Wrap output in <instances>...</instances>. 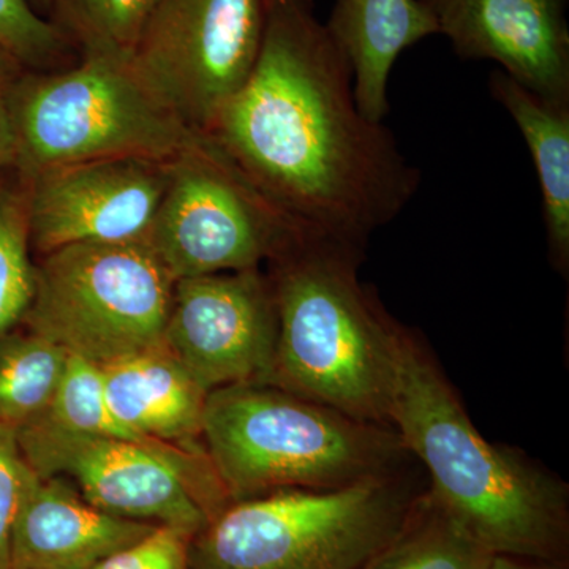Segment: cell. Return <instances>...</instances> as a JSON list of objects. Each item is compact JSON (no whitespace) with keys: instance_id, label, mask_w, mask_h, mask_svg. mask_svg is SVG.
Here are the masks:
<instances>
[{"instance_id":"cell-1","label":"cell","mask_w":569,"mask_h":569,"mask_svg":"<svg viewBox=\"0 0 569 569\" xmlns=\"http://www.w3.org/2000/svg\"><path fill=\"white\" fill-rule=\"evenodd\" d=\"M206 137L288 216L351 244L366 247L421 182L385 122L359 110L313 0H271L252 73Z\"/></svg>"},{"instance_id":"cell-2","label":"cell","mask_w":569,"mask_h":569,"mask_svg":"<svg viewBox=\"0 0 569 569\" xmlns=\"http://www.w3.org/2000/svg\"><path fill=\"white\" fill-rule=\"evenodd\" d=\"M389 419L429 473V492L479 545L518 559L563 557L567 482L518 449L486 440L429 348L399 321Z\"/></svg>"},{"instance_id":"cell-3","label":"cell","mask_w":569,"mask_h":569,"mask_svg":"<svg viewBox=\"0 0 569 569\" xmlns=\"http://www.w3.org/2000/svg\"><path fill=\"white\" fill-rule=\"evenodd\" d=\"M365 250L306 230L268 261L279 316L269 385L391 427L397 320L359 280Z\"/></svg>"},{"instance_id":"cell-4","label":"cell","mask_w":569,"mask_h":569,"mask_svg":"<svg viewBox=\"0 0 569 569\" xmlns=\"http://www.w3.org/2000/svg\"><path fill=\"white\" fill-rule=\"evenodd\" d=\"M201 441L231 503L280 490H335L403 471L392 427L359 421L272 385L213 389Z\"/></svg>"},{"instance_id":"cell-5","label":"cell","mask_w":569,"mask_h":569,"mask_svg":"<svg viewBox=\"0 0 569 569\" xmlns=\"http://www.w3.org/2000/svg\"><path fill=\"white\" fill-rule=\"evenodd\" d=\"M17 171L32 178L103 159L173 162L203 141L133 73L129 59L82 54L73 66L22 71L11 100Z\"/></svg>"},{"instance_id":"cell-6","label":"cell","mask_w":569,"mask_h":569,"mask_svg":"<svg viewBox=\"0 0 569 569\" xmlns=\"http://www.w3.org/2000/svg\"><path fill=\"white\" fill-rule=\"evenodd\" d=\"M406 471L335 490H280L233 501L190 541L193 569H359L402 527Z\"/></svg>"},{"instance_id":"cell-7","label":"cell","mask_w":569,"mask_h":569,"mask_svg":"<svg viewBox=\"0 0 569 569\" xmlns=\"http://www.w3.org/2000/svg\"><path fill=\"white\" fill-rule=\"evenodd\" d=\"M176 279L149 242L74 244L36 260L21 325L97 365L163 346Z\"/></svg>"},{"instance_id":"cell-8","label":"cell","mask_w":569,"mask_h":569,"mask_svg":"<svg viewBox=\"0 0 569 569\" xmlns=\"http://www.w3.org/2000/svg\"><path fill=\"white\" fill-rule=\"evenodd\" d=\"M17 437L36 473L70 479L89 503L118 518L194 537L231 503L206 449L78 436L37 422Z\"/></svg>"},{"instance_id":"cell-9","label":"cell","mask_w":569,"mask_h":569,"mask_svg":"<svg viewBox=\"0 0 569 569\" xmlns=\"http://www.w3.org/2000/svg\"><path fill=\"white\" fill-rule=\"evenodd\" d=\"M306 230L204 134L171 163L149 242L179 280L260 268Z\"/></svg>"},{"instance_id":"cell-10","label":"cell","mask_w":569,"mask_h":569,"mask_svg":"<svg viewBox=\"0 0 569 569\" xmlns=\"http://www.w3.org/2000/svg\"><path fill=\"white\" fill-rule=\"evenodd\" d=\"M269 6L271 0H162L130 67L183 126L206 134L252 73Z\"/></svg>"},{"instance_id":"cell-11","label":"cell","mask_w":569,"mask_h":569,"mask_svg":"<svg viewBox=\"0 0 569 569\" xmlns=\"http://www.w3.org/2000/svg\"><path fill=\"white\" fill-rule=\"evenodd\" d=\"M279 316L261 268L176 280L163 346L206 392L269 385Z\"/></svg>"},{"instance_id":"cell-12","label":"cell","mask_w":569,"mask_h":569,"mask_svg":"<svg viewBox=\"0 0 569 569\" xmlns=\"http://www.w3.org/2000/svg\"><path fill=\"white\" fill-rule=\"evenodd\" d=\"M173 162L103 159L32 176V253L40 258L74 244L146 241L170 183Z\"/></svg>"},{"instance_id":"cell-13","label":"cell","mask_w":569,"mask_h":569,"mask_svg":"<svg viewBox=\"0 0 569 569\" xmlns=\"http://www.w3.org/2000/svg\"><path fill=\"white\" fill-rule=\"evenodd\" d=\"M463 59H490L511 80L569 104L567 0H421Z\"/></svg>"},{"instance_id":"cell-14","label":"cell","mask_w":569,"mask_h":569,"mask_svg":"<svg viewBox=\"0 0 569 569\" xmlns=\"http://www.w3.org/2000/svg\"><path fill=\"white\" fill-rule=\"evenodd\" d=\"M157 527L102 511L70 479L41 477L29 467L11 530V565L93 569Z\"/></svg>"},{"instance_id":"cell-15","label":"cell","mask_w":569,"mask_h":569,"mask_svg":"<svg viewBox=\"0 0 569 569\" xmlns=\"http://www.w3.org/2000/svg\"><path fill=\"white\" fill-rule=\"evenodd\" d=\"M112 415L144 440L187 449H204L201 441L206 392L167 347L100 365Z\"/></svg>"},{"instance_id":"cell-16","label":"cell","mask_w":569,"mask_h":569,"mask_svg":"<svg viewBox=\"0 0 569 569\" xmlns=\"http://www.w3.org/2000/svg\"><path fill=\"white\" fill-rule=\"evenodd\" d=\"M353 71L355 99L373 122L389 114L388 82L407 48L438 33L421 0H336L326 22Z\"/></svg>"},{"instance_id":"cell-17","label":"cell","mask_w":569,"mask_h":569,"mask_svg":"<svg viewBox=\"0 0 569 569\" xmlns=\"http://www.w3.org/2000/svg\"><path fill=\"white\" fill-rule=\"evenodd\" d=\"M490 92L518 123L529 146L542 194L550 264L569 271V104L539 99L503 71L490 77Z\"/></svg>"},{"instance_id":"cell-18","label":"cell","mask_w":569,"mask_h":569,"mask_svg":"<svg viewBox=\"0 0 569 569\" xmlns=\"http://www.w3.org/2000/svg\"><path fill=\"white\" fill-rule=\"evenodd\" d=\"M492 556L427 490L395 537L359 569H486Z\"/></svg>"},{"instance_id":"cell-19","label":"cell","mask_w":569,"mask_h":569,"mask_svg":"<svg viewBox=\"0 0 569 569\" xmlns=\"http://www.w3.org/2000/svg\"><path fill=\"white\" fill-rule=\"evenodd\" d=\"M69 351L48 337L18 325L0 337V425L36 421L50 406Z\"/></svg>"},{"instance_id":"cell-20","label":"cell","mask_w":569,"mask_h":569,"mask_svg":"<svg viewBox=\"0 0 569 569\" xmlns=\"http://www.w3.org/2000/svg\"><path fill=\"white\" fill-rule=\"evenodd\" d=\"M162 0H48L47 18L78 54L130 59Z\"/></svg>"},{"instance_id":"cell-21","label":"cell","mask_w":569,"mask_h":569,"mask_svg":"<svg viewBox=\"0 0 569 569\" xmlns=\"http://www.w3.org/2000/svg\"><path fill=\"white\" fill-rule=\"evenodd\" d=\"M29 178L0 174V337L21 323L36 291L29 241Z\"/></svg>"},{"instance_id":"cell-22","label":"cell","mask_w":569,"mask_h":569,"mask_svg":"<svg viewBox=\"0 0 569 569\" xmlns=\"http://www.w3.org/2000/svg\"><path fill=\"white\" fill-rule=\"evenodd\" d=\"M32 422L78 436L153 441L134 436L112 415L104 395L102 367L70 353L50 406Z\"/></svg>"},{"instance_id":"cell-23","label":"cell","mask_w":569,"mask_h":569,"mask_svg":"<svg viewBox=\"0 0 569 569\" xmlns=\"http://www.w3.org/2000/svg\"><path fill=\"white\" fill-rule=\"evenodd\" d=\"M0 50L31 71L73 66L77 48L29 0H0Z\"/></svg>"},{"instance_id":"cell-24","label":"cell","mask_w":569,"mask_h":569,"mask_svg":"<svg viewBox=\"0 0 569 569\" xmlns=\"http://www.w3.org/2000/svg\"><path fill=\"white\" fill-rule=\"evenodd\" d=\"M192 538L186 531L160 526L93 569H193Z\"/></svg>"},{"instance_id":"cell-25","label":"cell","mask_w":569,"mask_h":569,"mask_svg":"<svg viewBox=\"0 0 569 569\" xmlns=\"http://www.w3.org/2000/svg\"><path fill=\"white\" fill-rule=\"evenodd\" d=\"M28 470L17 429L0 425V569H13L11 530Z\"/></svg>"},{"instance_id":"cell-26","label":"cell","mask_w":569,"mask_h":569,"mask_svg":"<svg viewBox=\"0 0 569 569\" xmlns=\"http://www.w3.org/2000/svg\"><path fill=\"white\" fill-rule=\"evenodd\" d=\"M24 67L0 50V174L17 170V140H14L11 100Z\"/></svg>"},{"instance_id":"cell-27","label":"cell","mask_w":569,"mask_h":569,"mask_svg":"<svg viewBox=\"0 0 569 569\" xmlns=\"http://www.w3.org/2000/svg\"><path fill=\"white\" fill-rule=\"evenodd\" d=\"M526 559L518 557L498 556L493 553L488 568L486 569H553L552 567H541V565L526 563Z\"/></svg>"},{"instance_id":"cell-28","label":"cell","mask_w":569,"mask_h":569,"mask_svg":"<svg viewBox=\"0 0 569 569\" xmlns=\"http://www.w3.org/2000/svg\"><path fill=\"white\" fill-rule=\"evenodd\" d=\"M32 3L33 9L39 10L43 17H47L48 0H29Z\"/></svg>"}]
</instances>
